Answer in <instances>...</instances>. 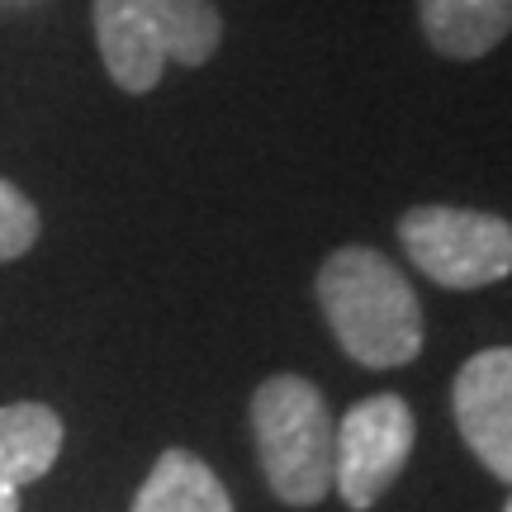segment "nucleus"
<instances>
[{
	"instance_id": "1",
	"label": "nucleus",
	"mask_w": 512,
	"mask_h": 512,
	"mask_svg": "<svg viewBox=\"0 0 512 512\" xmlns=\"http://www.w3.org/2000/svg\"><path fill=\"white\" fill-rule=\"evenodd\" d=\"M318 304L356 366L399 370L422 351V304L375 247H337L318 271Z\"/></svg>"
},
{
	"instance_id": "2",
	"label": "nucleus",
	"mask_w": 512,
	"mask_h": 512,
	"mask_svg": "<svg viewBox=\"0 0 512 512\" xmlns=\"http://www.w3.org/2000/svg\"><path fill=\"white\" fill-rule=\"evenodd\" d=\"M95 43L105 72L128 95H147L166 62L204 67L223 43L214 0H95Z\"/></svg>"
},
{
	"instance_id": "3",
	"label": "nucleus",
	"mask_w": 512,
	"mask_h": 512,
	"mask_svg": "<svg viewBox=\"0 0 512 512\" xmlns=\"http://www.w3.org/2000/svg\"><path fill=\"white\" fill-rule=\"evenodd\" d=\"M332 413L323 389L304 375H271L252 394V437L271 494L313 508L332 494Z\"/></svg>"
},
{
	"instance_id": "4",
	"label": "nucleus",
	"mask_w": 512,
	"mask_h": 512,
	"mask_svg": "<svg viewBox=\"0 0 512 512\" xmlns=\"http://www.w3.org/2000/svg\"><path fill=\"white\" fill-rule=\"evenodd\" d=\"M408 261L446 290H484L512 275V223L479 209L418 204L399 219Z\"/></svg>"
},
{
	"instance_id": "5",
	"label": "nucleus",
	"mask_w": 512,
	"mask_h": 512,
	"mask_svg": "<svg viewBox=\"0 0 512 512\" xmlns=\"http://www.w3.org/2000/svg\"><path fill=\"white\" fill-rule=\"evenodd\" d=\"M413 408L399 394H370L332 432V489L351 512H366L403 475L413 456Z\"/></svg>"
},
{
	"instance_id": "6",
	"label": "nucleus",
	"mask_w": 512,
	"mask_h": 512,
	"mask_svg": "<svg viewBox=\"0 0 512 512\" xmlns=\"http://www.w3.org/2000/svg\"><path fill=\"white\" fill-rule=\"evenodd\" d=\"M465 446L494 479L512 484V347L475 351L451 389Z\"/></svg>"
},
{
	"instance_id": "7",
	"label": "nucleus",
	"mask_w": 512,
	"mask_h": 512,
	"mask_svg": "<svg viewBox=\"0 0 512 512\" xmlns=\"http://www.w3.org/2000/svg\"><path fill=\"white\" fill-rule=\"evenodd\" d=\"M422 34L441 57L475 62L512 34V0H418Z\"/></svg>"
},
{
	"instance_id": "8",
	"label": "nucleus",
	"mask_w": 512,
	"mask_h": 512,
	"mask_svg": "<svg viewBox=\"0 0 512 512\" xmlns=\"http://www.w3.org/2000/svg\"><path fill=\"white\" fill-rule=\"evenodd\" d=\"M62 456V418L48 403H5L0 408V484L24 489L43 479Z\"/></svg>"
},
{
	"instance_id": "9",
	"label": "nucleus",
	"mask_w": 512,
	"mask_h": 512,
	"mask_svg": "<svg viewBox=\"0 0 512 512\" xmlns=\"http://www.w3.org/2000/svg\"><path fill=\"white\" fill-rule=\"evenodd\" d=\"M133 512H233V498L195 451L171 446L147 470L143 489L133 498Z\"/></svg>"
},
{
	"instance_id": "10",
	"label": "nucleus",
	"mask_w": 512,
	"mask_h": 512,
	"mask_svg": "<svg viewBox=\"0 0 512 512\" xmlns=\"http://www.w3.org/2000/svg\"><path fill=\"white\" fill-rule=\"evenodd\" d=\"M38 228H43V219H38L34 200L19 185L0 181V261H15L29 252L38 242Z\"/></svg>"
},
{
	"instance_id": "11",
	"label": "nucleus",
	"mask_w": 512,
	"mask_h": 512,
	"mask_svg": "<svg viewBox=\"0 0 512 512\" xmlns=\"http://www.w3.org/2000/svg\"><path fill=\"white\" fill-rule=\"evenodd\" d=\"M0 512H19V489L0 484Z\"/></svg>"
},
{
	"instance_id": "12",
	"label": "nucleus",
	"mask_w": 512,
	"mask_h": 512,
	"mask_svg": "<svg viewBox=\"0 0 512 512\" xmlns=\"http://www.w3.org/2000/svg\"><path fill=\"white\" fill-rule=\"evenodd\" d=\"M503 512H512V498H508V508H503Z\"/></svg>"
}]
</instances>
